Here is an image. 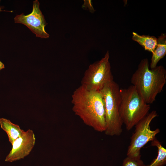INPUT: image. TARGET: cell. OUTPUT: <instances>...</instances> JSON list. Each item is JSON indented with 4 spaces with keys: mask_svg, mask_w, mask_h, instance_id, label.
I'll use <instances>...</instances> for the list:
<instances>
[{
    "mask_svg": "<svg viewBox=\"0 0 166 166\" xmlns=\"http://www.w3.org/2000/svg\"><path fill=\"white\" fill-rule=\"evenodd\" d=\"M157 39V44L152 53L149 67L152 69L157 66L159 61L163 58L166 54V35L162 34Z\"/></svg>",
    "mask_w": 166,
    "mask_h": 166,
    "instance_id": "30bf717a",
    "label": "cell"
},
{
    "mask_svg": "<svg viewBox=\"0 0 166 166\" xmlns=\"http://www.w3.org/2000/svg\"><path fill=\"white\" fill-rule=\"evenodd\" d=\"M132 39L142 46L145 50L153 53L157 44V39L154 36L140 35L133 32Z\"/></svg>",
    "mask_w": 166,
    "mask_h": 166,
    "instance_id": "8fae6325",
    "label": "cell"
},
{
    "mask_svg": "<svg viewBox=\"0 0 166 166\" xmlns=\"http://www.w3.org/2000/svg\"><path fill=\"white\" fill-rule=\"evenodd\" d=\"M120 88L114 81L106 84L99 91L104 105L106 135H120L122 132L123 124L119 114L121 101Z\"/></svg>",
    "mask_w": 166,
    "mask_h": 166,
    "instance_id": "277c9868",
    "label": "cell"
},
{
    "mask_svg": "<svg viewBox=\"0 0 166 166\" xmlns=\"http://www.w3.org/2000/svg\"><path fill=\"white\" fill-rule=\"evenodd\" d=\"M131 82L144 101L152 104L166 83V70L162 65L150 69L148 59L144 58L132 75Z\"/></svg>",
    "mask_w": 166,
    "mask_h": 166,
    "instance_id": "7a4b0ae2",
    "label": "cell"
},
{
    "mask_svg": "<svg viewBox=\"0 0 166 166\" xmlns=\"http://www.w3.org/2000/svg\"><path fill=\"white\" fill-rule=\"evenodd\" d=\"M0 125L7 134L9 141L11 145L25 132L18 125L13 123L9 120L6 118H0Z\"/></svg>",
    "mask_w": 166,
    "mask_h": 166,
    "instance_id": "9c48e42d",
    "label": "cell"
},
{
    "mask_svg": "<svg viewBox=\"0 0 166 166\" xmlns=\"http://www.w3.org/2000/svg\"><path fill=\"white\" fill-rule=\"evenodd\" d=\"M109 58L108 50L101 60L90 64L84 73L81 85L89 90L99 91L113 81Z\"/></svg>",
    "mask_w": 166,
    "mask_h": 166,
    "instance_id": "5b68a950",
    "label": "cell"
},
{
    "mask_svg": "<svg viewBox=\"0 0 166 166\" xmlns=\"http://www.w3.org/2000/svg\"><path fill=\"white\" fill-rule=\"evenodd\" d=\"M72 110L86 125L100 132H105L104 105L100 91L87 90L81 85L73 92Z\"/></svg>",
    "mask_w": 166,
    "mask_h": 166,
    "instance_id": "6da1fadb",
    "label": "cell"
},
{
    "mask_svg": "<svg viewBox=\"0 0 166 166\" xmlns=\"http://www.w3.org/2000/svg\"><path fill=\"white\" fill-rule=\"evenodd\" d=\"M36 138L33 131L29 129L12 144V148L6 157V162H12L24 158L33 148Z\"/></svg>",
    "mask_w": 166,
    "mask_h": 166,
    "instance_id": "ba28073f",
    "label": "cell"
},
{
    "mask_svg": "<svg viewBox=\"0 0 166 166\" xmlns=\"http://www.w3.org/2000/svg\"><path fill=\"white\" fill-rule=\"evenodd\" d=\"M157 116L156 111H152L135 126V129L127 149V157L136 160L140 159L141 148L155 139L156 135L160 132L159 128L152 130L150 127L152 121Z\"/></svg>",
    "mask_w": 166,
    "mask_h": 166,
    "instance_id": "8992f818",
    "label": "cell"
},
{
    "mask_svg": "<svg viewBox=\"0 0 166 166\" xmlns=\"http://www.w3.org/2000/svg\"><path fill=\"white\" fill-rule=\"evenodd\" d=\"M2 11H3V10H2V8L0 7V12Z\"/></svg>",
    "mask_w": 166,
    "mask_h": 166,
    "instance_id": "9a60e30c",
    "label": "cell"
},
{
    "mask_svg": "<svg viewBox=\"0 0 166 166\" xmlns=\"http://www.w3.org/2000/svg\"><path fill=\"white\" fill-rule=\"evenodd\" d=\"M143 164L140 160H136L127 157L123 161V166H140Z\"/></svg>",
    "mask_w": 166,
    "mask_h": 166,
    "instance_id": "4fadbf2b",
    "label": "cell"
},
{
    "mask_svg": "<svg viewBox=\"0 0 166 166\" xmlns=\"http://www.w3.org/2000/svg\"><path fill=\"white\" fill-rule=\"evenodd\" d=\"M4 68V64L0 61V71Z\"/></svg>",
    "mask_w": 166,
    "mask_h": 166,
    "instance_id": "5bb4252c",
    "label": "cell"
},
{
    "mask_svg": "<svg viewBox=\"0 0 166 166\" xmlns=\"http://www.w3.org/2000/svg\"><path fill=\"white\" fill-rule=\"evenodd\" d=\"M151 142V145L158 149L157 156L150 164L145 165L143 164L140 166H163L166 163V149L156 138Z\"/></svg>",
    "mask_w": 166,
    "mask_h": 166,
    "instance_id": "7c38bea8",
    "label": "cell"
},
{
    "mask_svg": "<svg viewBox=\"0 0 166 166\" xmlns=\"http://www.w3.org/2000/svg\"><path fill=\"white\" fill-rule=\"evenodd\" d=\"M120 117L128 131L149 113L150 106L144 101L132 85L120 89Z\"/></svg>",
    "mask_w": 166,
    "mask_h": 166,
    "instance_id": "3957f363",
    "label": "cell"
},
{
    "mask_svg": "<svg viewBox=\"0 0 166 166\" xmlns=\"http://www.w3.org/2000/svg\"><path fill=\"white\" fill-rule=\"evenodd\" d=\"M14 21L15 23L26 26L37 37L42 38L49 37V35L45 30L47 23L40 9V3L38 0L33 2L31 13L26 15L23 13L17 15L14 18Z\"/></svg>",
    "mask_w": 166,
    "mask_h": 166,
    "instance_id": "52a82bcc",
    "label": "cell"
}]
</instances>
